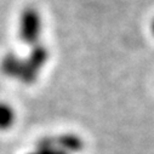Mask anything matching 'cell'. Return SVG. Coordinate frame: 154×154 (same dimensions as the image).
Segmentation results:
<instances>
[{
    "instance_id": "cell-3",
    "label": "cell",
    "mask_w": 154,
    "mask_h": 154,
    "mask_svg": "<svg viewBox=\"0 0 154 154\" xmlns=\"http://www.w3.org/2000/svg\"><path fill=\"white\" fill-rule=\"evenodd\" d=\"M150 30H152V33H153V35H154V18H153L152 24H150Z\"/></svg>"
},
{
    "instance_id": "cell-1",
    "label": "cell",
    "mask_w": 154,
    "mask_h": 154,
    "mask_svg": "<svg viewBox=\"0 0 154 154\" xmlns=\"http://www.w3.org/2000/svg\"><path fill=\"white\" fill-rule=\"evenodd\" d=\"M43 29L42 16L35 8L27 6L22 10L18 23V35L23 44L35 46L40 43Z\"/></svg>"
},
{
    "instance_id": "cell-2",
    "label": "cell",
    "mask_w": 154,
    "mask_h": 154,
    "mask_svg": "<svg viewBox=\"0 0 154 154\" xmlns=\"http://www.w3.org/2000/svg\"><path fill=\"white\" fill-rule=\"evenodd\" d=\"M16 122V112L6 102H0V130H9Z\"/></svg>"
}]
</instances>
